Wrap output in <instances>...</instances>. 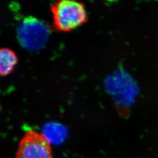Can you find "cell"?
I'll list each match as a JSON object with an SVG mask.
<instances>
[{"mask_svg": "<svg viewBox=\"0 0 158 158\" xmlns=\"http://www.w3.org/2000/svg\"><path fill=\"white\" fill-rule=\"evenodd\" d=\"M18 63L15 53L8 48L0 50V73L2 76H7L12 73Z\"/></svg>", "mask_w": 158, "mask_h": 158, "instance_id": "obj_4", "label": "cell"}, {"mask_svg": "<svg viewBox=\"0 0 158 158\" xmlns=\"http://www.w3.org/2000/svg\"><path fill=\"white\" fill-rule=\"evenodd\" d=\"M16 158H53L48 138L35 130L26 131L19 145Z\"/></svg>", "mask_w": 158, "mask_h": 158, "instance_id": "obj_3", "label": "cell"}, {"mask_svg": "<svg viewBox=\"0 0 158 158\" xmlns=\"http://www.w3.org/2000/svg\"><path fill=\"white\" fill-rule=\"evenodd\" d=\"M54 28L58 31L68 32L85 23L87 11L84 3L70 0L57 1L51 6Z\"/></svg>", "mask_w": 158, "mask_h": 158, "instance_id": "obj_1", "label": "cell"}, {"mask_svg": "<svg viewBox=\"0 0 158 158\" xmlns=\"http://www.w3.org/2000/svg\"><path fill=\"white\" fill-rule=\"evenodd\" d=\"M49 34L48 26L34 17L24 18L17 27L18 41L23 48L29 51H38L43 48Z\"/></svg>", "mask_w": 158, "mask_h": 158, "instance_id": "obj_2", "label": "cell"}]
</instances>
